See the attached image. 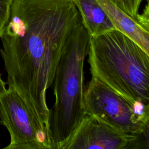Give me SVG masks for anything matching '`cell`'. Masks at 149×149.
Masks as SVG:
<instances>
[{
  "label": "cell",
  "mask_w": 149,
  "mask_h": 149,
  "mask_svg": "<svg viewBox=\"0 0 149 149\" xmlns=\"http://www.w3.org/2000/svg\"><path fill=\"white\" fill-rule=\"evenodd\" d=\"M81 21L73 0H13L0 37L8 87L22 95L49 138L47 91L66 41Z\"/></svg>",
  "instance_id": "6da1fadb"
},
{
  "label": "cell",
  "mask_w": 149,
  "mask_h": 149,
  "mask_svg": "<svg viewBox=\"0 0 149 149\" xmlns=\"http://www.w3.org/2000/svg\"><path fill=\"white\" fill-rule=\"evenodd\" d=\"M87 54L92 76L133 105L149 107V55L136 42L116 29L90 37Z\"/></svg>",
  "instance_id": "7a4b0ae2"
},
{
  "label": "cell",
  "mask_w": 149,
  "mask_h": 149,
  "mask_svg": "<svg viewBox=\"0 0 149 149\" xmlns=\"http://www.w3.org/2000/svg\"><path fill=\"white\" fill-rule=\"evenodd\" d=\"M89 40L81 21L68 38L56 68L52 83L55 102L49 115L52 149H64L86 116L84 63Z\"/></svg>",
  "instance_id": "3957f363"
},
{
  "label": "cell",
  "mask_w": 149,
  "mask_h": 149,
  "mask_svg": "<svg viewBox=\"0 0 149 149\" xmlns=\"http://www.w3.org/2000/svg\"><path fill=\"white\" fill-rule=\"evenodd\" d=\"M84 108L86 115L129 135L138 133L147 119L138 115L129 101L93 76L85 88Z\"/></svg>",
  "instance_id": "277c9868"
},
{
  "label": "cell",
  "mask_w": 149,
  "mask_h": 149,
  "mask_svg": "<svg viewBox=\"0 0 149 149\" xmlns=\"http://www.w3.org/2000/svg\"><path fill=\"white\" fill-rule=\"evenodd\" d=\"M3 125L10 137L8 149H52L51 140L33 115L26 101L15 88L0 94Z\"/></svg>",
  "instance_id": "5b68a950"
},
{
  "label": "cell",
  "mask_w": 149,
  "mask_h": 149,
  "mask_svg": "<svg viewBox=\"0 0 149 149\" xmlns=\"http://www.w3.org/2000/svg\"><path fill=\"white\" fill-rule=\"evenodd\" d=\"M134 137L86 115L64 149H129Z\"/></svg>",
  "instance_id": "8992f818"
},
{
  "label": "cell",
  "mask_w": 149,
  "mask_h": 149,
  "mask_svg": "<svg viewBox=\"0 0 149 149\" xmlns=\"http://www.w3.org/2000/svg\"><path fill=\"white\" fill-rule=\"evenodd\" d=\"M107 12L116 29L136 42L149 55V31L111 0H97Z\"/></svg>",
  "instance_id": "52a82bcc"
},
{
  "label": "cell",
  "mask_w": 149,
  "mask_h": 149,
  "mask_svg": "<svg viewBox=\"0 0 149 149\" xmlns=\"http://www.w3.org/2000/svg\"><path fill=\"white\" fill-rule=\"evenodd\" d=\"M73 1L90 37L116 29L111 19L97 0Z\"/></svg>",
  "instance_id": "ba28073f"
},
{
  "label": "cell",
  "mask_w": 149,
  "mask_h": 149,
  "mask_svg": "<svg viewBox=\"0 0 149 149\" xmlns=\"http://www.w3.org/2000/svg\"><path fill=\"white\" fill-rule=\"evenodd\" d=\"M129 149H149V117L145 120L140 132L134 135Z\"/></svg>",
  "instance_id": "9c48e42d"
},
{
  "label": "cell",
  "mask_w": 149,
  "mask_h": 149,
  "mask_svg": "<svg viewBox=\"0 0 149 149\" xmlns=\"http://www.w3.org/2000/svg\"><path fill=\"white\" fill-rule=\"evenodd\" d=\"M131 17L136 19L139 15V8L144 0H111Z\"/></svg>",
  "instance_id": "30bf717a"
},
{
  "label": "cell",
  "mask_w": 149,
  "mask_h": 149,
  "mask_svg": "<svg viewBox=\"0 0 149 149\" xmlns=\"http://www.w3.org/2000/svg\"><path fill=\"white\" fill-rule=\"evenodd\" d=\"M13 0H0V37L9 19Z\"/></svg>",
  "instance_id": "8fae6325"
},
{
  "label": "cell",
  "mask_w": 149,
  "mask_h": 149,
  "mask_svg": "<svg viewBox=\"0 0 149 149\" xmlns=\"http://www.w3.org/2000/svg\"><path fill=\"white\" fill-rule=\"evenodd\" d=\"M136 19L143 27L149 31V0H147V3L142 13H139Z\"/></svg>",
  "instance_id": "7c38bea8"
},
{
  "label": "cell",
  "mask_w": 149,
  "mask_h": 149,
  "mask_svg": "<svg viewBox=\"0 0 149 149\" xmlns=\"http://www.w3.org/2000/svg\"><path fill=\"white\" fill-rule=\"evenodd\" d=\"M6 83L3 81L0 74V94L6 90Z\"/></svg>",
  "instance_id": "4fadbf2b"
},
{
  "label": "cell",
  "mask_w": 149,
  "mask_h": 149,
  "mask_svg": "<svg viewBox=\"0 0 149 149\" xmlns=\"http://www.w3.org/2000/svg\"><path fill=\"white\" fill-rule=\"evenodd\" d=\"M146 115L147 117H149V107L146 109Z\"/></svg>",
  "instance_id": "5bb4252c"
},
{
  "label": "cell",
  "mask_w": 149,
  "mask_h": 149,
  "mask_svg": "<svg viewBox=\"0 0 149 149\" xmlns=\"http://www.w3.org/2000/svg\"><path fill=\"white\" fill-rule=\"evenodd\" d=\"M0 125H3V120L2 119V116H1V111H0Z\"/></svg>",
  "instance_id": "9a60e30c"
}]
</instances>
